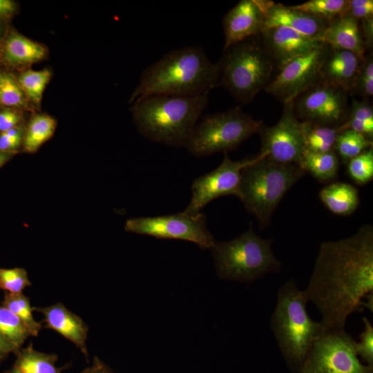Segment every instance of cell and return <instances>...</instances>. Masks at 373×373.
<instances>
[{
  "mask_svg": "<svg viewBox=\"0 0 373 373\" xmlns=\"http://www.w3.org/2000/svg\"><path fill=\"white\" fill-rule=\"evenodd\" d=\"M316 307L325 329H345L348 317L373 299V227L361 226L352 236L323 242L313 272L303 290Z\"/></svg>",
  "mask_w": 373,
  "mask_h": 373,
  "instance_id": "obj_1",
  "label": "cell"
},
{
  "mask_svg": "<svg viewBox=\"0 0 373 373\" xmlns=\"http://www.w3.org/2000/svg\"><path fill=\"white\" fill-rule=\"evenodd\" d=\"M218 69L200 47L171 51L148 66L131 97L135 102L154 95L191 96L217 86Z\"/></svg>",
  "mask_w": 373,
  "mask_h": 373,
  "instance_id": "obj_2",
  "label": "cell"
},
{
  "mask_svg": "<svg viewBox=\"0 0 373 373\" xmlns=\"http://www.w3.org/2000/svg\"><path fill=\"white\" fill-rule=\"evenodd\" d=\"M209 94L145 97L133 102L134 122L139 131L153 142L186 147L208 104Z\"/></svg>",
  "mask_w": 373,
  "mask_h": 373,
  "instance_id": "obj_3",
  "label": "cell"
},
{
  "mask_svg": "<svg viewBox=\"0 0 373 373\" xmlns=\"http://www.w3.org/2000/svg\"><path fill=\"white\" fill-rule=\"evenodd\" d=\"M308 300L304 291L293 280L278 290L276 304L270 325L286 360L298 365L299 372L314 343L325 330L307 311Z\"/></svg>",
  "mask_w": 373,
  "mask_h": 373,
  "instance_id": "obj_4",
  "label": "cell"
},
{
  "mask_svg": "<svg viewBox=\"0 0 373 373\" xmlns=\"http://www.w3.org/2000/svg\"><path fill=\"white\" fill-rule=\"evenodd\" d=\"M259 154L241 172L238 198L265 229L286 193L306 172L298 165L278 163Z\"/></svg>",
  "mask_w": 373,
  "mask_h": 373,
  "instance_id": "obj_5",
  "label": "cell"
},
{
  "mask_svg": "<svg viewBox=\"0 0 373 373\" xmlns=\"http://www.w3.org/2000/svg\"><path fill=\"white\" fill-rule=\"evenodd\" d=\"M218 63L217 86L227 90L242 104H248L265 90L276 67L259 35L224 49Z\"/></svg>",
  "mask_w": 373,
  "mask_h": 373,
  "instance_id": "obj_6",
  "label": "cell"
},
{
  "mask_svg": "<svg viewBox=\"0 0 373 373\" xmlns=\"http://www.w3.org/2000/svg\"><path fill=\"white\" fill-rule=\"evenodd\" d=\"M271 244V239L262 238L251 226L233 240L215 242L211 250L218 276L249 283L279 271L282 263L275 257Z\"/></svg>",
  "mask_w": 373,
  "mask_h": 373,
  "instance_id": "obj_7",
  "label": "cell"
},
{
  "mask_svg": "<svg viewBox=\"0 0 373 373\" xmlns=\"http://www.w3.org/2000/svg\"><path fill=\"white\" fill-rule=\"evenodd\" d=\"M262 124L239 106L207 115L196 124L186 147L197 157L227 153L258 133Z\"/></svg>",
  "mask_w": 373,
  "mask_h": 373,
  "instance_id": "obj_8",
  "label": "cell"
},
{
  "mask_svg": "<svg viewBox=\"0 0 373 373\" xmlns=\"http://www.w3.org/2000/svg\"><path fill=\"white\" fill-rule=\"evenodd\" d=\"M356 341L345 329H325L314 343L300 373H372L358 358Z\"/></svg>",
  "mask_w": 373,
  "mask_h": 373,
  "instance_id": "obj_9",
  "label": "cell"
},
{
  "mask_svg": "<svg viewBox=\"0 0 373 373\" xmlns=\"http://www.w3.org/2000/svg\"><path fill=\"white\" fill-rule=\"evenodd\" d=\"M126 231L163 239H178L193 242L202 249L215 243L209 231L206 218L202 213L190 214L184 211L155 217H140L128 220Z\"/></svg>",
  "mask_w": 373,
  "mask_h": 373,
  "instance_id": "obj_10",
  "label": "cell"
},
{
  "mask_svg": "<svg viewBox=\"0 0 373 373\" xmlns=\"http://www.w3.org/2000/svg\"><path fill=\"white\" fill-rule=\"evenodd\" d=\"M329 49L324 44L291 60L278 69L265 90L283 104L292 102L319 82L322 64Z\"/></svg>",
  "mask_w": 373,
  "mask_h": 373,
  "instance_id": "obj_11",
  "label": "cell"
},
{
  "mask_svg": "<svg viewBox=\"0 0 373 373\" xmlns=\"http://www.w3.org/2000/svg\"><path fill=\"white\" fill-rule=\"evenodd\" d=\"M347 95L318 82L291 102L293 111L300 121L341 126L348 115Z\"/></svg>",
  "mask_w": 373,
  "mask_h": 373,
  "instance_id": "obj_12",
  "label": "cell"
},
{
  "mask_svg": "<svg viewBox=\"0 0 373 373\" xmlns=\"http://www.w3.org/2000/svg\"><path fill=\"white\" fill-rule=\"evenodd\" d=\"M258 133L261 149L267 157L281 164H300L305 150L301 122L296 117L291 102L284 104L278 122L271 126L262 124Z\"/></svg>",
  "mask_w": 373,
  "mask_h": 373,
  "instance_id": "obj_13",
  "label": "cell"
},
{
  "mask_svg": "<svg viewBox=\"0 0 373 373\" xmlns=\"http://www.w3.org/2000/svg\"><path fill=\"white\" fill-rule=\"evenodd\" d=\"M259 157L260 154L253 157L233 161L229 157L227 153H224L222 162L216 169L193 181L191 185V198L184 211L198 214L204 206L218 198L229 195L238 197L242 169Z\"/></svg>",
  "mask_w": 373,
  "mask_h": 373,
  "instance_id": "obj_14",
  "label": "cell"
},
{
  "mask_svg": "<svg viewBox=\"0 0 373 373\" xmlns=\"http://www.w3.org/2000/svg\"><path fill=\"white\" fill-rule=\"evenodd\" d=\"M259 37L277 69L294 58L324 44L314 38L283 26L265 28Z\"/></svg>",
  "mask_w": 373,
  "mask_h": 373,
  "instance_id": "obj_15",
  "label": "cell"
},
{
  "mask_svg": "<svg viewBox=\"0 0 373 373\" xmlns=\"http://www.w3.org/2000/svg\"><path fill=\"white\" fill-rule=\"evenodd\" d=\"M256 1L264 16V29L283 26L318 41L329 22L271 0Z\"/></svg>",
  "mask_w": 373,
  "mask_h": 373,
  "instance_id": "obj_16",
  "label": "cell"
},
{
  "mask_svg": "<svg viewBox=\"0 0 373 373\" xmlns=\"http://www.w3.org/2000/svg\"><path fill=\"white\" fill-rule=\"evenodd\" d=\"M222 25L226 49L259 35L264 29V16L256 0H241L224 15Z\"/></svg>",
  "mask_w": 373,
  "mask_h": 373,
  "instance_id": "obj_17",
  "label": "cell"
},
{
  "mask_svg": "<svg viewBox=\"0 0 373 373\" xmlns=\"http://www.w3.org/2000/svg\"><path fill=\"white\" fill-rule=\"evenodd\" d=\"M363 61L352 52L330 48L322 64L319 82L347 94L354 93Z\"/></svg>",
  "mask_w": 373,
  "mask_h": 373,
  "instance_id": "obj_18",
  "label": "cell"
},
{
  "mask_svg": "<svg viewBox=\"0 0 373 373\" xmlns=\"http://www.w3.org/2000/svg\"><path fill=\"white\" fill-rule=\"evenodd\" d=\"M32 310L44 316L45 327L55 330L71 341L82 352L88 361L86 340L88 327L77 314L68 309L61 303L45 307H32Z\"/></svg>",
  "mask_w": 373,
  "mask_h": 373,
  "instance_id": "obj_19",
  "label": "cell"
},
{
  "mask_svg": "<svg viewBox=\"0 0 373 373\" xmlns=\"http://www.w3.org/2000/svg\"><path fill=\"white\" fill-rule=\"evenodd\" d=\"M318 41L334 49L352 52L362 60L366 56L367 47L360 22L347 15L329 21Z\"/></svg>",
  "mask_w": 373,
  "mask_h": 373,
  "instance_id": "obj_20",
  "label": "cell"
},
{
  "mask_svg": "<svg viewBox=\"0 0 373 373\" xmlns=\"http://www.w3.org/2000/svg\"><path fill=\"white\" fill-rule=\"evenodd\" d=\"M1 45V57L7 65L12 67L39 61L46 54L41 44L13 30L7 32Z\"/></svg>",
  "mask_w": 373,
  "mask_h": 373,
  "instance_id": "obj_21",
  "label": "cell"
},
{
  "mask_svg": "<svg viewBox=\"0 0 373 373\" xmlns=\"http://www.w3.org/2000/svg\"><path fill=\"white\" fill-rule=\"evenodd\" d=\"M319 198L329 211L339 216L352 214L360 203L357 189L341 182H331L323 187L319 192Z\"/></svg>",
  "mask_w": 373,
  "mask_h": 373,
  "instance_id": "obj_22",
  "label": "cell"
},
{
  "mask_svg": "<svg viewBox=\"0 0 373 373\" xmlns=\"http://www.w3.org/2000/svg\"><path fill=\"white\" fill-rule=\"evenodd\" d=\"M15 354L17 358L9 373H61L68 367V365L57 367V354L39 352L31 343Z\"/></svg>",
  "mask_w": 373,
  "mask_h": 373,
  "instance_id": "obj_23",
  "label": "cell"
},
{
  "mask_svg": "<svg viewBox=\"0 0 373 373\" xmlns=\"http://www.w3.org/2000/svg\"><path fill=\"white\" fill-rule=\"evenodd\" d=\"M306 173H309L320 182H329L338 172L339 160L334 151L327 153H313L305 151L299 164Z\"/></svg>",
  "mask_w": 373,
  "mask_h": 373,
  "instance_id": "obj_24",
  "label": "cell"
},
{
  "mask_svg": "<svg viewBox=\"0 0 373 373\" xmlns=\"http://www.w3.org/2000/svg\"><path fill=\"white\" fill-rule=\"evenodd\" d=\"M301 122L305 142V151L313 153H327L334 151L336 137L344 130L341 126H328Z\"/></svg>",
  "mask_w": 373,
  "mask_h": 373,
  "instance_id": "obj_25",
  "label": "cell"
},
{
  "mask_svg": "<svg viewBox=\"0 0 373 373\" xmlns=\"http://www.w3.org/2000/svg\"><path fill=\"white\" fill-rule=\"evenodd\" d=\"M56 121L45 114L35 115L29 122L23 137V147L28 153L37 151L54 134Z\"/></svg>",
  "mask_w": 373,
  "mask_h": 373,
  "instance_id": "obj_26",
  "label": "cell"
},
{
  "mask_svg": "<svg viewBox=\"0 0 373 373\" xmlns=\"http://www.w3.org/2000/svg\"><path fill=\"white\" fill-rule=\"evenodd\" d=\"M343 127L352 129L372 140L373 109L367 100H352Z\"/></svg>",
  "mask_w": 373,
  "mask_h": 373,
  "instance_id": "obj_27",
  "label": "cell"
},
{
  "mask_svg": "<svg viewBox=\"0 0 373 373\" xmlns=\"http://www.w3.org/2000/svg\"><path fill=\"white\" fill-rule=\"evenodd\" d=\"M1 305L18 317L30 336H38L42 325L34 318L32 307L28 297L23 293L10 294L5 292Z\"/></svg>",
  "mask_w": 373,
  "mask_h": 373,
  "instance_id": "obj_28",
  "label": "cell"
},
{
  "mask_svg": "<svg viewBox=\"0 0 373 373\" xmlns=\"http://www.w3.org/2000/svg\"><path fill=\"white\" fill-rule=\"evenodd\" d=\"M372 146V140L352 129L346 128L338 135L334 150L346 164L350 160Z\"/></svg>",
  "mask_w": 373,
  "mask_h": 373,
  "instance_id": "obj_29",
  "label": "cell"
},
{
  "mask_svg": "<svg viewBox=\"0 0 373 373\" xmlns=\"http://www.w3.org/2000/svg\"><path fill=\"white\" fill-rule=\"evenodd\" d=\"M347 0H309L290 6L311 16L330 21L345 14Z\"/></svg>",
  "mask_w": 373,
  "mask_h": 373,
  "instance_id": "obj_30",
  "label": "cell"
},
{
  "mask_svg": "<svg viewBox=\"0 0 373 373\" xmlns=\"http://www.w3.org/2000/svg\"><path fill=\"white\" fill-rule=\"evenodd\" d=\"M50 77L51 73L48 69H29L21 73L17 79L26 97L34 104H39Z\"/></svg>",
  "mask_w": 373,
  "mask_h": 373,
  "instance_id": "obj_31",
  "label": "cell"
},
{
  "mask_svg": "<svg viewBox=\"0 0 373 373\" xmlns=\"http://www.w3.org/2000/svg\"><path fill=\"white\" fill-rule=\"evenodd\" d=\"M0 334L19 349L30 336L21 321L8 309L0 304Z\"/></svg>",
  "mask_w": 373,
  "mask_h": 373,
  "instance_id": "obj_32",
  "label": "cell"
},
{
  "mask_svg": "<svg viewBox=\"0 0 373 373\" xmlns=\"http://www.w3.org/2000/svg\"><path fill=\"white\" fill-rule=\"evenodd\" d=\"M347 171L351 179L358 185H364L373 179V149L369 148L350 160Z\"/></svg>",
  "mask_w": 373,
  "mask_h": 373,
  "instance_id": "obj_33",
  "label": "cell"
},
{
  "mask_svg": "<svg viewBox=\"0 0 373 373\" xmlns=\"http://www.w3.org/2000/svg\"><path fill=\"white\" fill-rule=\"evenodd\" d=\"M26 95L17 78L7 72L0 73V104L7 108H19L26 103Z\"/></svg>",
  "mask_w": 373,
  "mask_h": 373,
  "instance_id": "obj_34",
  "label": "cell"
},
{
  "mask_svg": "<svg viewBox=\"0 0 373 373\" xmlns=\"http://www.w3.org/2000/svg\"><path fill=\"white\" fill-rule=\"evenodd\" d=\"M31 286L28 273L23 268H0V289L10 294H20Z\"/></svg>",
  "mask_w": 373,
  "mask_h": 373,
  "instance_id": "obj_35",
  "label": "cell"
},
{
  "mask_svg": "<svg viewBox=\"0 0 373 373\" xmlns=\"http://www.w3.org/2000/svg\"><path fill=\"white\" fill-rule=\"evenodd\" d=\"M357 91L367 100L373 95V59L370 55L362 62L354 92Z\"/></svg>",
  "mask_w": 373,
  "mask_h": 373,
  "instance_id": "obj_36",
  "label": "cell"
},
{
  "mask_svg": "<svg viewBox=\"0 0 373 373\" xmlns=\"http://www.w3.org/2000/svg\"><path fill=\"white\" fill-rule=\"evenodd\" d=\"M363 330L360 334V341L356 343L357 354L368 365L373 364V326L367 317H363Z\"/></svg>",
  "mask_w": 373,
  "mask_h": 373,
  "instance_id": "obj_37",
  "label": "cell"
},
{
  "mask_svg": "<svg viewBox=\"0 0 373 373\" xmlns=\"http://www.w3.org/2000/svg\"><path fill=\"white\" fill-rule=\"evenodd\" d=\"M343 15L351 17L358 21L372 18L373 1L347 0L346 10Z\"/></svg>",
  "mask_w": 373,
  "mask_h": 373,
  "instance_id": "obj_38",
  "label": "cell"
},
{
  "mask_svg": "<svg viewBox=\"0 0 373 373\" xmlns=\"http://www.w3.org/2000/svg\"><path fill=\"white\" fill-rule=\"evenodd\" d=\"M23 134L20 126L0 133V152L13 154L22 144Z\"/></svg>",
  "mask_w": 373,
  "mask_h": 373,
  "instance_id": "obj_39",
  "label": "cell"
},
{
  "mask_svg": "<svg viewBox=\"0 0 373 373\" xmlns=\"http://www.w3.org/2000/svg\"><path fill=\"white\" fill-rule=\"evenodd\" d=\"M21 120V114L14 108L0 109V133L19 126Z\"/></svg>",
  "mask_w": 373,
  "mask_h": 373,
  "instance_id": "obj_40",
  "label": "cell"
},
{
  "mask_svg": "<svg viewBox=\"0 0 373 373\" xmlns=\"http://www.w3.org/2000/svg\"><path fill=\"white\" fill-rule=\"evenodd\" d=\"M17 10L16 2L12 0H0V21H7Z\"/></svg>",
  "mask_w": 373,
  "mask_h": 373,
  "instance_id": "obj_41",
  "label": "cell"
},
{
  "mask_svg": "<svg viewBox=\"0 0 373 373\" xmlns=\"http://www.w3.org/2000/svg\"><path fill=\"white\" fill-rule=\"evenodd\" d=\"M80 373H115L113 370L98 357L94 356L92 364Z\"/></svg>",
  "mask_w": 373,
  "mask_h": 373,
  "instance_id": "obj_42",
  "label": "cell"
},
{
  "mask_svg": "<svg viewBox=\"0 0 373 373\" xmlns=\"http://www.w3.org/2000/svg\"><path fill=\"white\" fill-rule=\"evenodd\" d=\"M20 349L0 334V363L10 353L16 354Z\"/></svg>",
  "mask_w": 373,
  "mask_h": 373,
  "instance_id": "obj_43",
  "label": "cell"
},
{
  "mask_svg": "<svg viewBox=\"0 0 373 373\" xmlns=\"http://www.w3.org/2000/svg\"><path fill=\"white\" fill-rule=\"evenodd\" d=\"M7 34L6 21H0V45Z\"/></svg>",
  "mask_w": 373,
  "mask_h": 373,
  "instance_id": "obj_44",
  "label": "cell"
},
{
  "mask_svg": "<svg viewBox=\"0 0 373 373\" xmlns=\"http://www.w3.org/2000/svg\"><path fill=\"white\" fill-rule=\"evenodd\" d=\"M12 153L0 152V168L2 167L12 157Z\"/></svg>",
  "mask_w": 373,
  "mask_h": 373,
  "instance_id": "obj_45",
  "label": "cell"
},
{
  "mask_svg": "<svg viewBox=\"0 0 373 373\" xmlns=\"http://www.w3.org/2000/svg\"><path fill=\"white\" fill-rule=\"evenodd\" d=\"M5 373H9V372H5Z\"/></svg>",
  "mask_w": 373,
  "mask_h": 373,
  "instance_id": "obj_46",
  "label": "cell"
},
{
  "mask_svg": "<svg viewBox=\"0 0 373 373\" xmlns=\"http://www.w3.org/2000/svg\"><path fill=\"white\" fill-rule=\"evenodd\" d=\"M0 73H1V72H0Z\"/></svg>",
  "mask_w": 373,
  "mask_h": 373,
  "instance_id": "obj_47",
  "label": "cell"
}]
</instances>
